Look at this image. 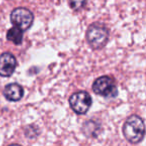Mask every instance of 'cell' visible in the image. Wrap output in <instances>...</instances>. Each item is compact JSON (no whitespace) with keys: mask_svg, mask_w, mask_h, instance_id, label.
<instances>
[{"mask_svg":"<svg viewBox=\"0 0 146 146\" xmlns=\"http://www.w3.org/2000/svg\"><path fill=\"white\" fill-rule=\"evenodd\" d=\"M6 37H7V40L11 41L15 45H19L22 43L23 40V31L14 26L7 31Z\"/></svg>","mask_w":146,"mask_h":146,"instance_id":"ba28073f","label":"cell"},{"mask_svg":"<svg viewBox=\"0 0 146 146\" xmlns=\"http://www.w3.org/2000/svg\"><path fill=\"white\" fill-rule=\"evenodd\" d=\"M10 20L15 27L21 30H27L32 25L34 16L29 9L24 7H18L11 12Z\"/></svg>","mask_w":146,"mask_h":146,"instance_id":"3957f363","label":"cell"},{"mask_svg":"<svg viewBox=\"0 0 146 146\" xmlns=\"http://www.w3.org/2000/svg\"><path fill=\"white\" fill-rule=\"evenodd\" d=\"M70 107L77 114H85L92 104V99L86 91H78L72 94L69 99Z\"/></svg>","mask_w":146,"mask_h":146,"instance_id":"5b68a950","label":"cell"},{"mask_svg":"<svg viewBox=\"0 0 146 146\" xmlns=\"http://www.w3.org/2000/svg\"><path fill=\"white\" fill-rule=\"evenodd\" d=\"M94 93L103 97H115L117 95V88L115 82L109 76H101L94 81L92 85Z\"/></svg>","mask_w":146,"mask_h":146,"instance_id":"277c9868","label":"cell"},{"mask_svg":"<svg viewBox=\"0 0 146 146\" xmlns=\"http://www.w3.org/2000/svg\"><path fill=\"white\" fill-rule=\"evenodd\" d=\"M9 146H21V145H18V144H12V145H9Z\"/></svg>","mask_w":146,"mask_h":146,"instance_id":"30bf717a","label":"cell"},{"mask_svg":"<svg viewBox=\"0 0 146 146\" xmlns=\"http://www.w3.org/2000/svg\"><path fill=\"white\" fill-rule=\"evenodd\" d=\"M3 95L9 101H18L24 95V89L18 83L7 84L3 90Z\"/></svg>","mask_w":146,"mask_h":146,"instance_id":"52a82bcc","label":"cell"},{"mask_svg":"<svg viewBox=\"0 0 146 146\" xmlns=\"http://www.w3.org/2000/svg\"><path fill=\"white\" fill-rule=\"evenodd\" d=\"M122 130L127 141L133 144L139 143L145 134L143 119L138 115H131L125 121Z\"/></svg>","mask_w":146,"mask_h":146,"instance_id":"6da1fadb","label":"cell"},{"mask_svg":"<svg viewBox=\"0 0 146 146\" xmlns=\"http://www.w3.org/2000/svg\"><path fill=\"white\" fill-rule=\"evenodd\" d=\"M109 37L108 29L100 23H93L87 29L86 38L93 49H101L106 45Z\"/></svg>","mask_w":146,"mask_h":146,"instance_id":"7a4b0ae2","label":"cell"},{"mask_svg":"<svg viewBox=\"0 0 146 146\" xmlns=\"http://www.w3.org/2000/svg\"><path fill=\"white\" fill-rule=\"evenodd\" d=\"M68 3L73 10H80L86 4V0H68Z\"/></svg>","mask_w":146,"mask_h":146,"instance_id":"9c48e42d","label":"cell"},{"mask_svg":"<svg viewBox=\"0 0 146 146\" xmlns=\"http://www.w3.org/2000/svg\"><path fill=\"white\" fill-rule=\"evenodd\" d=\"M17 66V60L11 53L0 55V76L9 77L13 74Z\"/></svg>","mask_w":146,"mask_h":146,"instance_id":"8992f818","label":"cell"}]
</instances>
